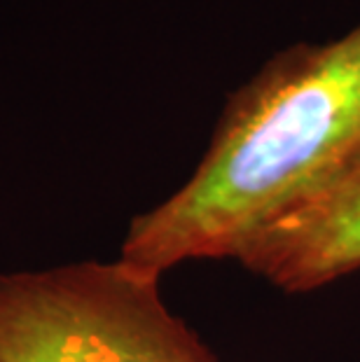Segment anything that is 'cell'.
Listing matches in <instances>:
<instances>
[{
	"mask_svg": "<svg viewBox=\"0 0 360 362\" xmlns=\"http://www.w3.org/2000/svg\"><path fill=\"white\" fill-rule=\"evenodd\" d=\"M360 161V21L330 42L277 52L227 96L187 182L136 215L120 259L162 276L239 259L283 215Z\"/></svg>",
	"mask_w": 360,
	"mask_h": 362,
	"instance_id": "obj_1",
	"label": "cell"
},
{
	"mask_svg": "<svg viewBox=\"0 0 360 362\" xmlns=\"http://www.w3.org/2000/svg\"><path fill=\"white\" fill-rule=\"evenodd\" d=\"M159 281L120 257L0 274V362H220Z\"/></svg>",
	"mask_w": 360,
	"mask_h": 362,
	"instance_id": "obj_2",
	"label": "cell"
},
{
	"mask_svg": "<svg viewBox=\"0 0 360 362\" xmlns=\"http://www.w3.org/2000/svg\"><path fill=\"white\" fill-rule=\"evenodd\" d=\"M236 262L288 295L313 292L360 272V161L265 229Z\"/></svg>",
	"mask_w": 360,
	"mask_h": 362,
	"instance_id": "obj_3",
	"label": "cell"
}]
</instances>
